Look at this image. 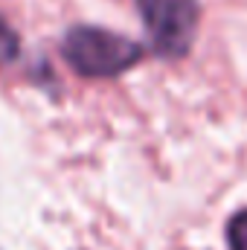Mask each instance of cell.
Segmentation results:
<instances>
[{"mask_svg":"<svg viewBox=\"0 0 247 250\" xmlns=\"http://www.w3.org/2000/svg\"><path fill=\"white\" fill-rule=\"evenodd\" d=\"M62 56L84 79H114L143 59V44L102 26H70L62 41Z\"/></svg>","mask_w":247,"mask_h":250,"instance_id":"cell-1","label":"cell"},{"mask_svg":"<svg viewBox=\"0 0 247 250\" xmlns=\"http://www.w3.org/2000/svg\"><path fill=\"white\" fill-rule=\"evenodd\" d=\"M148 41L160 59H184L195 44L201 6L198 0H134Z\"/></svg>","mask_w":247,"mask_h":250,"instance_id":"cell-2","label":"cell"},{"mask_svg":"<svg viewBox=\"0 0 247 250\" xmlns=\"http://www.w3.org/2000/svg\"><path fill=\"white\" fill-rule=\"evenodd\" d=\"M21 56V38H18V32L0 18V67H6V64H12L15 59Z\"/></svg>","mask_w":247,"mask_h":250,"instance_id":"cell-3","label":"cell"},{"mask_svg":"<svg viewBox=\"0 0 247 250\" xmlns=\"http://www.w3.org/2000/svg\"><path fill=\"white\" fill-rule=\"evenodd\" d=\"M227 248L247 250V209H239L227 224Z\"/></svg>","mask_w":247,"mask_h":250,"instance_id":"cell-4","label":"cell"}]
</instances>
